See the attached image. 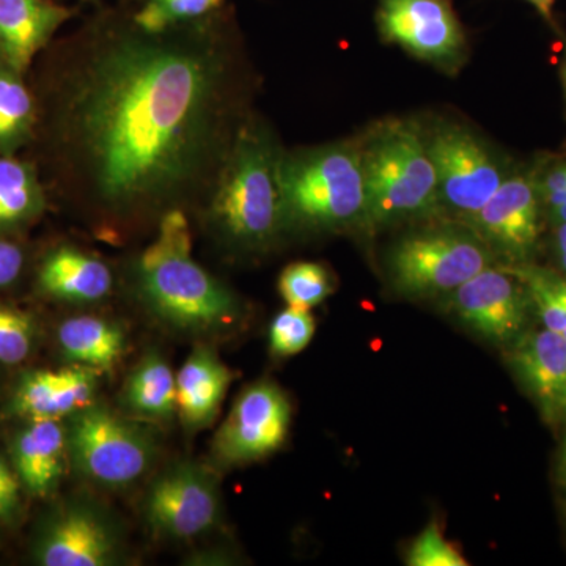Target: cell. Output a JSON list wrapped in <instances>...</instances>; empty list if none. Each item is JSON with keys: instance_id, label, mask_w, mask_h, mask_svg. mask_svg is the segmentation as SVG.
I'll return each instance as SVG.
<instances>
[{"instance_id": "d590c367", "label": "cell", "mask_w": 566, "mask_h": 566, "mask_svg": "<svg viewBox=\"0 0 566 566\" xmlns=\"http://www.w3.org/2000/svg\"><path fill=\"white\" fill-rule=\"evenodd\" d=\"M531 6L535 7V10L542 14L547 22H553V10L556 6V0H527Z\"/></svg>"}, {"instance_id": "7c38bea8", "label": "cell", "mask_w": 566, "mask_h": 566, "mask_svg": "<svg viewBox=\"0 0 566 566\" xmlns=\"http://www.w3.org/2000/svg\"><path fill=\"white\" fill-rule=\"evenodd\" d=\"M292 408L281 387L256 382L238 398L214 439L222 463L243 464L271 455L289 434Z\"/></svg>"}, {"instance_id": "f1b7e54d", "label": "cell", "mask_w": 566, "mask_h": 566, "mask_svg": "<svg viewBox=\"0 0 566 566\" xmlns=\"http://www.w3.org/2000/svg\"><path fill=\"white\" fill-rule=\"evenodd\" d=\"M35 323L31 315L0 304V363L21 364L32 352Z\"/></svg>"}, {"instance_id": "cb8c5ba5", "label": "cell", "mask_w": 566, "mask_h": 566, "mask_svg": "<svg viewBox=\"0 0 566 566\" xmlns=\"http://www.w3.org/2000/svg\"><path fill=\"white\" fill-rule=\"evenodd\" d=\"M123 398L134 415L169 419L177 411V376L159 354H147L129 376Z\"/></svg>"}, {"instance_id": "7402d4cb", "label": "cell", "mask_w": 566, "mask_h": 566, "mask_svg": "<svg viewBox=\"0 0 566 566\" xmlns=\"http://www.w3.org/2000/svg\"><path fill=\"white\" fill-rule=\"evenodd\" d=\"M24 73L0 57V155L13 156L33 139L39 125V102Z\"/></svg>"}, {"instance_id": "30bf717a", "label": "cell", "mask_w": 566, "mask_h": 566, "mask_svg": "<svg viewBox=\"0 0 566 566\" xmlns=\"http://www.w3.org/2000/svg\"><path fill=\"white\" fill-rule=\"evenodd\" d=\"M447 308L464 326L499 346L526 333L532 305L526 289L505 264H491L446 297Z\"/></svg>"}, {"instance_id": "ffe728a7", "label": "cell", "mask_w": 566, "mask_h": 566, "mask_svg": "<svg viewBox=\"0 0 566 566\" xmlns=\"http://www.w3.org/2000/svg\"><path fill=\"white\" fill-rule=\"evenodd\" d=\"M66 433L57 419L32 420L14 439L17 474L32 494L46 495L65 469Z\"/></svg>"}, {"instance_id": "6da1fadb", "label": "cell", "mask_w": 566, "mask_h": 566, "mask_svg": "<svg viewBox=\"0 0 566 566\" xmlns=\"http://www.w3.org/2000/svg\"><path fill=\"white\" fill-rule=\"evenodd\" d=\"M48 80L39 118L55 177L112 229L202 208L252 114L244 51L214 14L163 32L92 22Z\"/></svg>"}, {"instance_id": "8d00e7d4", "label": "cell", "mask_w": 566, "mask_h": 566, "mask_svg": "<svg viewBox=\"0 0 566 566\" xmlns=\"http://www.w3.org/2000/svg\"><path fill=\"white\" fill-rule=\"evenodd\" d=\"M556 251L557 253L566 252V222L556 226Z\"/></svg>"}, {"instance_id": "9a60e30c", "label": "cell", "mask_w": 566, "mask_h": 566, "mask_svg": "<svg viewBox=\"0 0 566 566\" xmlns=\"http://www.w3.org/2000/svg\"><path fill=\"white\" fill-rule=\"evenodd\" d=\"M509 364L547 422L558 420L566 385V340L553 331L524 333L509 346Z\"/></svg>"}, {"instance_id": "f546056e", "label": "cell", "mask_w": 566, "mask_h": 566, "mask_svg": "<svg viewBox=\"0 0 566 566\" xmlns=\"http://www.w3.org/2000/svg\"><path fill=\"white\" fill-rule=\"evenodd\" d=\"M406 564L411 566H465L463 554L453 543L447 542L441 527L433 523L423 528L415 539L408 554Z\"/></svg>"}, {"instance_id": "1f68e13d", "label": "cell", "mask_w": 566, "mask_h": 566, "mask_svg": "<svg viewBox=\"0 0 566 566\" xmlns=\"http://www.w3.org/2000/svg\"><path fill=\"white\" fill-rule=\"evenodd\" d=\"M24 260L20 245L0 240V289L11 285L20 277Z\"/></svg>"}, {"instance_id": "484cf974", "label": "cell", "mask_w": 566, "mask_h": 566, "mask_svg": "<svg viewBox=\"0 0 566 566\" xmlns=\"http://www.w3.org/2000/svg\"><path fill=\"white\" fill-rule=\"evenodd\" d=\"M277 289L289 307L311 312L333 294L334 281L323 264L297 262L282 271Z\"/></svg>"}, {"instance_id": "60d3db41", "label": "cell", "mask_w": 566, "mask_h": 566, "mask_svg": "<svg viewBox=\"0 0 566 566\" xmlns=\"http://www.w3.org/2000/svg\"><path fill=\"white\" fill-rule=\"evenodd\" d=\"M87 2H96V0H87Z\"/></svg>"}, {"instance_id": "7a4b0ae2", "label": "cell", "mask_w": 566, "mask_h": 566, "mask_svg": "<svg viewBox=\"0 0 566 566\" xmlns=\"http://www.w3.org/2000/svg\"><path fill=\"white\" fill-rule=\"evenodd\" d=\"M283 148L263 118L249 115L202 205L212 234L238 252L266 251L285 232Z\"/></svg>"}, {"instance_id": "d6986e66", "label": "cell", "mask_w": 566, "mask_h": 566, "mask_svg": "<svg viewBox=\"0 0 566 566\" xmlns=\"http://www.w3.org/2000/svg\"><path fill=\"white\" fill-rule=\"evenodd\" d=\"M232 374L211 349L197 348L177 375V411L189 430L208 427L218 416Z\"/></svg>"}, {"instance_id": "d6a6232c", "label": "cell", "mask_w": 566, "mask_h": 566, "mask_svg": "<svg viewBox=\"0 0 566 566\" xmlns=\"http://www.w3.org/2000/svg\"><path fill=\"white\" fill-rule=\"evenodd\" d=\"M18 476L0 457V517H9L18 505Z\"/></svg>"}, {"instance_id": "3957f363", "label": "cell", "mask_w": 566, "mask_h": 566, "mask_svg": "<svg viewBox=\"0 0 566 566\" xmlns=\"http://www.w3.org/2000/svg\"><path fill=\"white\" fill-rule=\"evenodd\" d=\"M186 212L174 210L156 226L153 243L133 263L140 300L159 318L182 329L227 326L240 312L237 294L193 260Z\"/></svg>"}, {"instance_id": "5b68a950", "label": "cell", "mask_w": 566, "mask_h": 566, "mask_svg": "<svg viewBox=\"0 0 566 566\" xmlns=\"http://www.w3.org/2000/svg\"><path fill=\"white\" fill-rule=\"evenodd\" d=\"M359 144L367 193L364 227L374 230L441 216L438 177L422 125L385 120Z\"/></svg>"}, {"instance_id": "f35d334b", "label": "cell", "mask_w": 566, "mask_h": 566, "mask_svg": "<svg viewBox=\"0 0 566 566\" xmlns=\"http://www.w3.org/2000/svg\"><path fill=\"white\" fill-rule=\"evenodd\" d=\"M557 255H558V263H560L562 273L566 274V252L557 253Z\"/></svg>"}, {"instance_id": "d4e9b609", "label": "cell", "mask_w": 566, "mask_h": 566, "mask_svg": "<svg viewBox=\"0 0 566 566\" xmlns=\"http://www.w3.org/2000/svg\"><path fill=\"white\" fill-rule=\"evenodd\" d=\"M520 279L545 329L566 340V274L532 263L505 264Z\"/></svg>"}, {"instance_id": "4316f807", "label": "cell", "mask_w": 566, "mask_h": 566, "mask_svg": "<svg viewBox=\"0 0 566 566\" xmlns=\"http://www.w3.org/2000/svg\"><path fill=\"white\" fill-rule=\"evenodd\" d=\"M227 0H147L133 20L148 32H163L175 25L203 20L221 9Z\"/></svg>"}, {"instance_id": "83f0119b", "label": "cell", "mask_w": 566, "mask_h": 566, "mask_svg": "<svg viewBox=\"0 0 566 566\" xmlns=\"http://www.w3.org/2000/svg\"><path fill=\"white\" fill-rule=\"evenodd\" d=\"M315 335L311 312L286 307L275 316L270 327V348L275 357H290L307 348Z\"/></svg>"}, {"instance_id": "9c48e42d", "label": "cell", "mask_w": 566, "mask_h": 566, "mask_svg": "<svg viewBox=\"0 0 566 566\" xmlns=\"http://www.w3.org/2000/svg\"><path fill=\"white\" fill-rule=\"evenodd\" d=\"M376 24L387 43L449 76L468 62V36L450 0H378Z\"/></svg>"}, {"instance_id": "52a82bcc", "label": "cell", "mask_w": 566, "mask_h": 566, "mask_svg": "<svg viewBox=\"0 0 566 566\" xmlns=\"http://www.w3.org/2000/svg\"><path fill=\"white\" fill-rule=\"evenodd\" d=\"M422 129L438 177L439 211L465 223L485 207L512 170L490 142L465 123L436 118Z\"/></svg>"}, {"instance_id": "e575fe53", "label": "cell", "mask_w": 566, "mask_h": 566, "mask_svg": "<svg viewBox=\"0 0 566 566\" xmlns=\"http://www.w3.org/2000/svg\"><path fill=\"white\" fill-rule=\"evenodd\" d=\"M556 479L557 485L566 494V434L564 441H562L560 450H558Z\"/></svg>"}, {"instance_id": "ba28073f", "label": "cell", "mask_w": 566, "mask_h": 566, "mask_svg": "<svg viewBox=\"0 0 566 566\" xmlns=\"http://www.w3.org/2000/svg\"><path fill=\"white\" fill-rule=\"evenodd\" d=\"M66 444L82 475L111 488L140 479L155 452L144 431L96 405L74 412Z\"/></svg>"}, {"instance_id": "277c9868", "label": "cell", "mask_w": 566, "mask_h": 566, "mask_svg": "<svg viewBox=\"0 0 566 566\" xmlns=\"http://www.w3.org/2000/svg\"><path fill=\"white\" fill-rule=\"evenodd\" d=\"M281 193L285 232L364 227L367 193L359 140L283 150Z\"/></svg>"}, {"instance_id": "2e32d148", "label": "cell", "mask_w": 566, "mask_h": 566, "mask_svg": "<svg viewBox=\"0 0 566 566\" xmlns=\"http://www.w3.org/2000/svg\"><path fill=\"white\" fill-rule=\"evenodd\" d=\"M70 18L51 0H0V57L25 73Z\"/></svg>"}, {"instance_id": "44dd1931", "label": "cell", "mask_w": 566, "mask_h": 566, "mask_svg": "<svg viewBox=\"0 0 566 566\" xmlns=\"http://www.w3.org/2000/svg\"><path fill=\"white\" fill-rule=\"evenodd\" d=\"M63 354L82 367L111 370L125 352V333L96 316H74L59 327Z\"/></svg>"}, {"instance_id": "8fae6325", "label": "cell", "mask_w": 566, "mask_h": 566, "mask_svg": "<svg viewBox=\"0 0 566 566\" xmlns=\"http://www.w3.org/2000/svg\"><path fill=\"white\" fill-rule=\"evenodd\" d=\"M465 226L505 264L531 263L542 233V199L534 174L512 172Z\"/></svg>"}, {"instance_id": "4dcf8cb0", "label": "cell", "mask_w": 566, "mask_h": 566, "mask_svg": "<svg viewBox=\"0 0 566 566\" xmlns=\"http://www.w3.org/2000/svg\"><path fill=\"white\" fill-rule=\"evenodd\" d=\"M535 180L543 207L553 203L566 193V161L547 167L542 175H535Z\"/></svg>"}, {"instance_id": "4fadbf2b", "label": "cell", "mask_w": 566, "mask_h": 566, "mask_svg": "<svg viewBox=\"0 0 566 566\" xmlns=\"http://www.w3.org/2000/svg\"><path fill=\"white\" fill-rule=\"evenodd\" d=\"M145 513L150 526L161 534L193 538L210 531L218 521V488L197 465H177L155 480L147 494Z\"/></svg>"}, {"instance_id": "5bb4252c", "label": "cell", "mask_w": 566, "mask_h": 566, "mask_svg": "<svg viewBox=\"0 0 566 566\" xmlns=\"http://www.w3.org/2000/svg\"><path fill=\"white\" fill-rule=\"evenodd\" d=\"M120 545L114 528L96 510L73 505L48 524L36 557L44 566H109Z\"/></svg>"}, {"instance_id": "ac0fdd59", "label": "cell", "mask_w": 566, "mask_h": 566, "mask_svg": "<svg viewBox=\"0 0 566 566\" xmlns=\"http://www.w3.org/2000/svg\"><path fill=\"white\" fill-rule=\"evenodd\" d=\"M44 293L70 303H95L111 293L114 274L98 256L62 245L48 253L40 266Z\"/></svg>"}, {"instance_id": "8992f818", "label": "cell", "mask_w": 566, "mask_h": 566, "mask_svg": "<svg viewBox=\"0 0 566 566\" xmlns=\"http://www.w3.org/2000/svg\"><path fill=\"white\" fill-rule=\"evenodd\" d=\"M495 264L485 241L463 222H442L405 234L387 256L390 282L409 297H447Z\"/></svg>"}, {"instance_id": "836d02e7", "label": "cell", "mask_w": 566, "mask_h": 566, "mask_svg": "<svg viewBox=\"0 0 566 566\" xmlns=\"http://www.w3.org/2000/svg\"><path fill=\"white\" fill-rule=\"evenodd\" d=\"M546 211L547 216H549V221L553 222L554 226L566 222V193L565 196L558 197L553 203L546 205Z\"/></svg>"}, {"instance_id": "603a6c76", "label": "cell", "mask_w": 566, "mask_h": 566, "mask_svg": "<svg viewBox=\"0 0 566 566\" xmlns=\"http://www.w3.org/2000/svg\"><path fill=\"white\" fill-rule=\"evenodd\" d=\"M44 207L46 197L35 167L0 155V232L33 221Z\"/></svg>"}, {"instance_id": "ab89813d", "label": "cell", "mask_w": 566, "mask_h": 566, "mask_svg": "<svg viewBox=\"0 0 566 566\" xmlns=\"http://www.w3.org/2000/svg\"><path fill=\"white\" fill-rule=\"evenodd\" d=\"M564 84H565V93H566V57L564 63Z\"/></svg>"}, {"instance_id": "74e56055", "label": "cell", "mask_w": 566, "mask_h": 566, "mask_svg": "<svg viewBox=\"0 0 566 566\" xmlns=\"http://www.w3.org/2000/svg\"><path fill=\"white\" fill-rule=\"evenodd\" d=\"M566 420V385L564 389V394H562L560 405H558V420Z\"/></svg>"}, {"instance_id": "e0dca14e", "label": "cell", "mask_w": 566, "mask_h": 566, "mask_svg": "<svg viewBox=\"0 0 566 566\" xmlns=\"http://www.w3.org/2000/svg\"><path fill=\"white\" fill-rule=\"evenodd\" d=\"M96 378L92 368L41 370L25 376L14 395V411L31 420L61 419L92 405Z\"/></svg>"}]
</instances>
